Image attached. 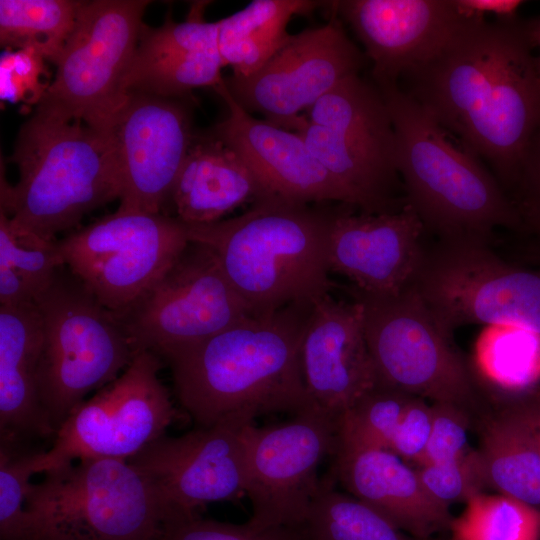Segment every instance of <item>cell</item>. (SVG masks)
<instances>
[{"label":"cell","mask_w":540,"mask_h":540,"mask_svg":"<svg viewBox=\"0 0 540 540\" xmlns=\"http://www.w3.org/2000/svg\"><path fill=\"white\" fill-rule=\"evenodd\" d=\"M270 193L246 161L211 132L194 135L170 201L185 224H208Z\"/></svg>","instance_id":"obj_26"},{"label":"cell","mask_w":540,"mask_h":540,"mask_svg":"<svg viewBox=\"0 0 540 540\" xmlns=\"http://www.w3.org/2000/svg\"><path fill=\"white\" fill-rule=\"evenodd\" d=\"M32 483L24 540H157L165 508L128 460L88 458Z\"/></svg>","instance_id":"obj_6"},{"label":"cell","mask_w":540,"mask_h":540,"mask_svg":"<svg viewBox=\"0 0 540 540\" xmlns=\"http://www.w3.org/2000/svg\"><path fill=\"white\" fill-rule=\"evenodd\" d=\"M268 194L239 216L185 224L189 241L207 246L256 315L314 303L334 287L329 234L339 207Z\"/></svg>","instance_id":"obj_3"},{"label":"cell","mask_w":540,"mask_h":540,"mask_svg":"<svg viewBox=\"0 0 540 540\" xmlns=\"http://www.w3.org/2000/svg\"><path fill=\"white\" fill-rule=\"evenodd\" d=\"M378 89L395 131L405 202L427 235L495 244L497 229L520 234L517 212L487 165L399 85Z\"/></svg>","instance_id":"obj_4"},{"label":"cell","mask_w":540,"mask_h":540,"mask_svg":"<svg viewBox=\"0 0 540 540\" xmlns=\"http://www.w3.org/2000/svg\"><path fill=\"white\" fill-rule=\"evenodd\" d=\"M157 540H306L302 527L256 529L247 522L233 524L199 515L170 516Z\"/></svg>","instance_id":"obj_38"},{"label":"cell","mask_w":540,"mask_h":540,"mask_svg":"<svg viewBox=\"0 0 540 540\" xmlns=\"http://www.w3.org/2000/svg\"><path fill=\"white\" fill-rule=\"evenodd\" d=\"M11 156L19 180L11 186L1 173L0 209L18 230L55 240L120 197L110 137L81 121L36 108Z\"/></svg>","instance_id":"obj_5"},{"label":"cell","mask_w":540,"mask_h":540,"mask_svg":"<svg viewBox=\"0 0 540 540\" xmlns=\"http://www.w3.org/2000/svg\"><path fill=\"white\" fill-rule=\"evenodd\" d=\"M363 307L368 349L379 383L472 413L483 403L471 364L412 287L390 296L348 288Z\"/></svg>","instance_id":"obj_9"},{"label":"cell","mask_w":540,"mask_h":540,"mask_svg":"<svg viewBox=\"0 0 540 540\" xmlns=\"http://www.w3.org/2000/svg\"><path fill=\"white\" fill-rule=\"evenodd\" d=\"M365 54L350 40L337 15L288 40L255 74L224 78L235 101L249 113L289 130L304 109L344 79L359 74Z\"/></svg>","instance_id":"obj_16"},{"label":"cell","mask_w":540,"mask_h":540,"mask_svg":"<svg viewBox=\"0 0 540 540\" xmlns=\"http://www.w3.org/2000/svg\"><path fill=\"white\" fill-rule=\"evenodd\" d=\"M83 1L0 0V43L5 50L32 49L56 64Z\"/></svg>","instance_id":"obj_31"},{"label":"cell","mask_w":540,"mask_h":540,"mask_svg":"<svg viewBox=\"0 0 540 540\" xmlns=\"http://www.w3.org/2000/svg\"><path fill=\"white\" fill-rule=\"evenodd\" d=\"M254 315L215 254L190 241L171 267L123 313L114 315L134 353L160 358Z\"/></svg>","instance_id":"obj_14"},{"label":"cell","mask_w":540,"mask_h":540,"mask_svg":"<svg viewBox=\"0 0 540 540\" xmlns=\"http://www.w3.org/2000/svg\"><path fill=\"white\" fill-rule=\"evenodd\" d=\"M302 530L306 540H444L408 534L371 506L337 491L332 476L320 479Z\"/></svg>","instance_id":"obj_30"},{"label":"cell","mask_w":540,"mask_h":540,"mask_svg":"<svg viewBox=\"0 0 540 540\" xmlns=\"http://www.w3.org/2000/svg\"><path fill=\"white\" fill-rule=\"evenodd\" d=\"M324 5L307 0H254L218 20L217 43L223 66H230L235 77L255 74L288 40L290 19Z\"/></svg>","instance_id":"obj_27"},{"label":"cell","mask_w":540,"mask_h":540,"mask_svg":"<svg viewBox=\"0 0 540 540\" xmlns=\"http://www.w3.org/2000/svg\"><path fill=\"white\" fill-rule=\"evenodd\" d=\"M432 424V404H428L424 398L412 396L386 449L405 462L417 464L428 445Z\"/></svg>","instance_id":"obj_42"},{"label":"cell","mask_w":540,"mask_h":540,"mask_svg":"<svg viewBox=\"0 0 540 540\" xmlns=\"http://www.w3.org/2000/svg\"><path fill=\"white\" fill-rule=\"evenodd\" d=\"M537 401H538V410H539V418H540V390L538 391Z\"/></svg>","instance_id":"obj_45"},{"label":"cell","mask_w":540,"mask_h":540,"mask_svg":"<svg viewBox=\"0 0 540 540\" xmlns=\"http://www.w3.org/2000/svg\"><path fill=\"white\" fill-rule=\"evenodd\" d=\"M27 443L0 440V540H24L26 535L30 478L43 451Z\"/></svg>","instance_id":"obj_35"},{"label":"cell","mask_w":540,"mask_h":540,"mask_svg":"<svg viewBox=\"0 0 540 540\" xmlns=\"http://www.w3.org/2000/svg\"><path fill=\"white\" fill-rule=\"evenodd\" d=\"M147 0L83 1L56 72L36 105L108 135L129 92L125 80Z\"/></svg>","instance_id":"obj_11"},{"label":"cell","mask_w":540,"mask_h":540,"mask_svg":"<svg viewBox=\"0 0 540 540\" xmlns=\"http://www.w3.org/2000/svg\"><path fill=\"white\" fill-rule=\"evenodd\" d=\"M400 88L479 157L508 194L540 126V69L531 19L463 17Z\"/></svg>","instance_id":"obj_1"},{"label":"cell","mask_w":540,"mask_h":540,"mask_svg":"<svg viewBox=\"0 0 540 540\" xmlns=\"http://www.w3.org/2000/svg\"><path fill=\"white\" fill-rule=\"evenodd\" d=\"M449 540H540V510L513 497L479 493L453 517Z\"/></svg>","instance_id":"obj_33"},{"label":"cell","mask_w":540,"mask_h":540,"mask_svg":"<svg viewBox=\"0 0 540 540\" xmlns=\"http://www.w3.org/2000/svg\"><path fill=\"white\" fill-rule=\"evenodd\" d=\"M223 67L218 50L133 57L125 88L180 99L192 89L216 87L223 80Z\"/></svg>","instance_id":"obj_32"},{"label":"cell","mask_w":540,"mask_h":540,"mask_svg":"<svg viewBox=\"0 0 540 540\" xmlns=\"http://www.w3.org/2000/svg\"><path fill=\"white\" fill-rule=\"evenodd\" d=\"M540 389L496 396L480 420L481 457L488 487L540 510Z\"/></svg>","instance_id":"obj_25"},{"label":"cell","mask_w":540,"mask_h":540,"mask_svg":"<svg viewBox=\"0 0 540 540\" xmlns=\"http://www.w3.org/2000/svg\"><path fill=\"white\" fill-rule=\"evenodd\" d=\"M339 204L328 245L330 272L352 287L377 296L396 295L410 286L420 265L427 233L414 210L405 205L387 213H354Z\"/></svg>","instance_id":"obj_19"},{"label":"cell","mask_w":540,"mask_h":540,"mask_svg":"<svg viewBox=\"0 0 540 540\" xmlns=\"http://www.w3.org/2000/svg\"><path fill=\"white\" fill-rule=\"evenodd\" d=\"M433 424L426 450L416 466L451 461L468 453L467 433L471 413L442 402L432 403Z\"/></svg>","instance_id":"obj_40"},{"label":"cell","mask_w":540,"mask_h":540,"mask_svg":"<svg viewBox=\"0 0 540 540\" xmlns=\"http://www.w3.org/2000/svg\"><path fill=\"white\" fill-rule=\"evenodd\" d=\"M313 305L248 316L161 358L171 368L178 402L197 427L253 423L261 415L296 414L311 406L301 348Z\"/></svg>","instance_id":"obj_2"},{"label":"cell","mask_w":540,"mask_h":540,"mask_svg":"<svg viewBox=\"0 0 540 540\" xmlns=\"http://www.w3.org/2000/svg\"><path fill=\"white\" fill-rule=\"evenodd\" d=\"M472 367L480 384L496 396L534 392L540 389V335L512 325L485 326L474 345Z\"/></svg>","instance_id":"obj_28"},{"label":"cell","mask_w":540,"mask_h":540,"mask_svg":"<svg viewBox=\"0 0 540 540\" xmlns=\"http://www.w3.org/2000/svg\"><path fill=\"white\" fill-rule=\"evenodd\" d=\"M119 183L118 210L161 213L194 138L179 98L129 91L108 133Z\"/></svg>","instance_id":"obj_18"},{"label":"cell","mask_w":540,"mask_h":540,"mask_svg":"<svg viewBox=\"0 0 540 540\" xmlns=\"http://www.w3.org/2000/svg\"><path fill=\"white\" fill-rule=\"evenodd\" d=\"M450 334L466 325H512L540 335V267L508 261L492 244L426 243L410 284Z\"/></svg>","instance_id":"obj_10"},{"label":"cell","mask_w":540,"mask_h":540,"mask_svg":"<svg viewBox=\"0 0 540 540\" xmlns=\"http://www.w3.org/2000/svg\"><path fill=\"white\" fill-rule=\"evenodd\" d=\"M338 426L308 406L281 424L244 429L247 522L256 529L302 527L318 489V467L333 455Z\"/></svg>","instance_id":"obj_15"},{"label":"cell","mask_w":540,"mask_h":540,"mask_svg":"<svg viewBox=\"0 0 540 540\" xmlns=\"http://www.w3.org/2000/svg\"><path fill=\"white\" fill-rule=\"evenodd\" d=\"M300 115L290 131L299 134L324 167L365 213L402 209L396 137L381 91L359 74L350 76Z\"/></svg>","instance_id":"obj_8"},{"label":"cell","mask_w":540,"mask_h":540,"mask_svg":"<svg viewBox=\"0 0 540 540\" xmlns=\"http://www.w3.org/2000/svg\"><path fill=\"white\" fill-rule=\"evenodd\" d=\"M205 3L196 2L182 22L167 17L156 28L142 25L135 57L150 58L167 54L218 50V24L204 20Z\"/></svg>","instance_id":"obj_36"},{"label":"cell","mask_w":540,"mask_h":540,"mask_svg":"<svg viewBox=\"0 0 540 540\" xmlns=\"http://www.w3.org/2000/svg\"><path fill=\"white\" fill-rule=\"evenodd\" d=\"M526 2L519 0H454L459 13L466 18L486 20H512Z\"/></svg>","instance_id":"obj_43"},{"label":"cell","mask_w":540,"mask_h":540,"mask_svg":"<svg viewBox=\"0 0 540 540\" xmlns=\"http://www.w3.org/2000/svg\"><path fill=\"white\" fill-rule=\"evenodd\" d=\"M43 323L34 302L0 306V440L54 438L41 403L38 367Z\"/></svg>","instance_id":"obj_24"},{"label":"cell","mask_w":540,"mask_h":540,"mask_svg":"<svg viewBox=\"0 0 540 540\" xmlns=\"http://www.w3.org/2000/svg\"><path fill=\"white\" fill-rule=\"evenodd\" d=\"M185 223L166 214L116 210L58 240L65 265L113 315L123 313L178 259Z\"/></svg>","instance_id":"obj_12"},{"label":"cell","mask_w":540,"mask_h":540,"mask_svg":"<svg viewBox=\"0 0 540 540\" xmlns=\"http://www.w3.org/2000/svg\"><path fill=\"white\" fill-rule=\"evenodd\" d=\"M214 90L228 115L211 133L246 161L268 193L294 202H337L355 208L346 188L299 134L253 117L232 97L224 78Z\"/></svg>","instance_id":"obj_22"},{"label":"cell","mask_w":540,"mask_h":540,"mask_svg":"<svg viewBox=\"0 0 540 540\" xmlns=\"http://www.w3.org/2000/svg\"><path fill=\"white\" fill-rule=\"evenodd\" d=\"M45 62L32 49L5 50L0 59L1 100L37 105L50 84L42 82Z\"/></svg>","instance_id":"obj_39"},{"label":"cell","mask_w":540,"mask_h":540,"mask_svg":"<svg viewBox=\"0 0 540 540\" xmlns=\"http://www.w3.org/2000/svg\"><path fill=\"white\" fill-rule=\"evenodd\" d=\"M508 196L521 223L517 235L540 236V126L523 153Z\"/></svg>","instance_id":"obj_41"},{"label":"cell","mask_w":540,"mask_h":540,"mask_svg":"<svg viewBox=\"0 0 540 540\" xmlns=\"http://www.w3.org/2000/svg\"><path fill=\"white\" fill-rule=\"evenodd\" d=\"M248 424L225 420L178 437L164 434L128 459L154 486L165 519L199 515L210 503L246 497Z\"/></svg>","instance_id":"obj_17"},{"label":"cell","mask_w":540,"mask_h":540,"mask_svg":"<svg viewBox=\"0 0 540 540\" xmlns=\"http://www.w3.org/2000/svg\"><path fill=\"white\" fill-rule=\"evenodd\" d=\"M62 265L57 239H43L14 228L0 209L1 306L34 302Z\"/></svg>","instance_id":"obj_29"},{"label":"cell","mask_w":540,"mask_h":540,"mask_svg":"<svg viewBox=\"0 0 540 540\" xmlns=\"http://www.w3.org/2000/svg\"><path fill=\"white\" fill-rule=\"evenodd\" d=\"M325 7L350 25L362 43L378 88L399 85L463 18L454 0H341Z\"/></svg>","instance_id":"obj_20"},{"label":"cell","mask_w":540,"mask_h":540,"mask_svg":"<svg viewBox=\"0 0 540 540\" xmlns=\"http://www.w3.org/2000/svg\"><path fill=\"white\" fill-rule=\"evenodd\" d=\"M162 359L135 353L114 381L84 400L36 460L35 474L88 458L128 460L165 434L177 417L159 372Z\"/></svg>","instance_id":"obj_13"},{"label":"cell","mask_w":540,"mask_h":540,"mask_svg":"<svg viewBox=\"0 0 540 540\" xmlns=\"http://www.w3.org/2000/svg\"><path fill=\"white\" fill-rule=\"evenodd\" d=\"M415 469L429 495L448 507L456 502L466 503L488 487L481 457L475 449L460 458Z\"/></svg>","instance_id":"obj_37"},{"label":"cell","mask_w":540,"mask_h":540,"mask_svg":"<svg viewBox=\"0 0 540 540\" xmlns=\"http://www.w3.org/2000/svg\"><path fill=\"white\" fill-rule=\"evenodd\" d=\"M34 303L43 323L39 395L57 432L90 392L123 373L135 353L113 313L65 265Z\"/></svg>","instance_id":"obj_7"},{"label":"cell","mask_w":540,"mask_h":540,"mask_svg":"<svg viewBox=\"0 0 540 540\" xmlns=\"http://www.w3.org/2000/svg\"><path fill=\"white\" fill-rule=\"evenodd\" d=\"M412 396L377 382L338 421V441L386 449Z\"/></svg>","instance_id":"obj_34"},{"label":"cell","mask_w":540,"mask_h":540,"mask_svg":"<svg viewBox=\"0 0 540 540\" xmlns=\"http://www.w3.org/2000/svg\"><path fill=\"white\" fill-rule=\"evenodd\" d=\"M333 455L332 478L401 530L418 538L449 531V507L432 498L416 469L396 454L338 441Z\"/></svg>","instance_id":"obj_23"},{"label":"cell","mask_w":540,"mask_h":540,"mask_svg":"<svg viewBox=\"0 0 540 540\" xmlns=\"http://www.w3.org/2000/svg\"><path fill=\"white\" fill-rule=\"evenodd\" d=\"M309 404L337 423L378 382L368 349L362 304L316 300L301 348Z\"/></svg>","instance_id":"obj_21"},{"label":"cell","mask_w":540,"mask_h":540,"mask_svg":"<svg viewBox=\"0 0 540 540\" xmlns=\"http://www.w3.org/2000/svg\"><path fill=\"white\" fill-rule=\"evenodd\" d=\"M532 38L536 48L537 62L540 69V18L531 19Z\"/></svg>","instance_id":"obj_44"}]
</instances>
